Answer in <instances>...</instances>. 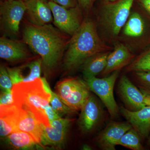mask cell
Masks as SVG:
<instances>
[{
    "label": "cell",
    "instance_id": "44dd1931",
    "mask_svg": "<svg viewBox=\"0 0 150 150\" xmlns=\"http://www.w3.org/2000/svg\"><path fill=\"white\" fill-rule=\"evenodd\" d=\"M110 51L100 52L88 58L82 65L84 79L96 77L103 71Z\"/></svg>",
    "mask_w": 150,
    "mask_h": 150
},
{
    "label": "cell",
    "instance_id": "8fae6325",
    "mask_svg": "<svg viewBox=\"0 0 150 150\" xmlns=\"http://www.w3.org/2000/svg\"><path fill=\"white\" fill-rule=\"evenodd\" d=\"M81 110L78 125L83 133L88 134L96 128L102 119V108L96 97L91 94Z\"/></svg>",
    "mask_w": 150,
    "mask_h": 150
},
{
    "label": "cell",
    "instance_id": "3957f363",
    "mask_svg": "<svg viewBox=\"0 0 150 150\" xmlns=\"http://www.w3.org/2000/svg\"><path fill=\"white\" fill-rule=\"evenodd\" d=\"M12 91L15 104L32 112L40 124L51 127L45 112L51 95L45 89L41 78L14 84Z\"/></svg>",
    "mask_w": 150,
    "mask_h": 150
},
{
    "label": "cell",
    "instance_id": "d4e9b609",
    "mask_svg": "<svg viewBox=\"0 0 150 150\" xmlns=\"http://www.w3.org/2000/svg\"><path fill=\"white\" fill-rule=\"evenodd\" d=\"M134 83L146 94L150 95V72H135Z\"/></svg>",
    "mask_w": 150,
    "mask_h": 150
},
{
    "label": "cell",
    "instance_id": "5bb4252c",
    "mask_svg": "<svg viewBox=\"0 0 150 150\" xmlns=\"http://www.w3.org/2000/svg\"><path fill=\"white\" fill-rule=\"evenodd\" d=\"M25 2V15L28 23L37 26L54 21L53 13L47 0H27Z\"/></svg>",
    "mask_w": 150,
    "mask_h": 150
},
{
    "label": "cell",
    "instance_id": "ffe728a7",
    "mask_svg": "<svg viewBox=\"0 0 150 150\" xmlns=\"http://www.w3.org/2000/svg\"><path fill=\"white\" fill-rule=\"evenodd\" d=\"M9 147L18 150L43 149L29 134L22 131H14L4 138Z\"/></svg>",
    "mask_w": 150,
    "mask_h": 150
},
{
    "label": "cell",
    "instance_id": "f546056e",
    "mask_svg": "<svg viewBox=\"0 0 150 150\" xmlns=\"http://www.w3.org/2000/svg\"><path fill=\"white\" fill-rule=\"evenodd\" d=\"M48 1L56 3L67 8H71L77 6L74 0H48Z\"/></svg>",
    "mask_w": 150,
    "mask_h": 150
},
{
    "label": "cell",
    "instance_id": "4316f807",
    "mask_svg": "<svg viewBox=\"0 0 150 150\" xmlns=\"http://www.w3.org/2000/svg\"><path fill=\"white\" fill-rule=\"evenodd\" d=\"M14 132L12 126L8 121L3 117L0 118V135L1 138H4Z\"/></svg>",
    "mask_w": 150,
    "mask_h": 150
},
{
    "label": "cell",
    "instance_id": "d590c367",
    "mask_svg": "<svg viewBox=\"0 0 150 150\" xmlns=\"http://www.w3.org/2000/svg\"><path fill=\"white\" fill-rule=\"evenodd\" d=\"M97 1V0H91L92 3H93L95 1ZM103 1H115V0H103Z\"/></svg>",
    "mask_w": 150,
    "mask_h": 150
},
{
    "label": "cell",
    "instance_id": "9a60e30c",
    "mask_svg": "<svg viewBox=\"0 0 150 150\" xmlns=\"http://www.w3.org/2000/svg\"><path fill=\"white\" fill-rule=\"evenodd\" d=\"M28 46L23 40L2 36L0 38V57L11 62L24 61L31 56Z\"/></svg>",
    "mask_w": 150,
    "mask_h": 150
},
{
    "label": "cell",
    "instance_id": "d6986e66",
    "mask_svg": "<svg viewBox=\"0 0 150 150\" xmlns=\"http://www.w3.org/2000/svg\"><path fill=\"white\" fill-rule=\"evenodd\" d=\"M122 31L123 37L129 40H136L142 37L146 31L143 17L137 12H131Z\"/></svg>",
    "mask_w": 150,
    "mask_h": 150
},
{
    "label": "cell",
    "instance_id": "277c9868",
    "mask_svg": "<svg viewBox=\"0 0 150 150\" xmlns=\"http://www.w3.org/2000/svg\"><path fill=\"white\" fill-rule=\"evenodd\" d=\"M134 1H104L98 21L101 29L110 38L118 37L129 18Z\"/></svg>",
    "mask_w": 150,
    "mask_h": 150
},
{
    "label": "cell",
    "instance_id": "7c38bea8",
    "mask_svg": "<svg viewBox=\"0 0 150 150\" xmlns=\"http://www.w3.org/2000/svg\"><path fill=\"white\" fill-rule=\"evenodd\" d=\"M118 92L126 109L136 111L145 107L144 93L125 75L121 76Z\"/></svg>",
    "mask_w": 150,
    "mask_h": 150
},
{
    "label": "cell",
    "instance_id": "83f0119b",
    "mask_svg": "<svg viewBox=\"0 0 150 150\" xmlns=\"http://www.w3.org/2000/svg\"><path fill=\"white\" fill-rule=\"evenodd\" d=\"M13 96L12 91H1L0 97V105H9L13 103Z\"/></svg>",
    "mask_w": 150,
    "mask_h": 150
},
{
    "label": "cell",
    "instance_id": "836d02e7",
    "mask_svg": "<svg viewBox=\"0 0 150 150\" xmlns=\"http://www.w3.org/2000/svg\"><path fill=\"white\" fill-rule=\"evenodd\" d=\"M82 149L85 150H91V148L88 145H84L82 147Z\"/></svg>",
    "mask_w": 150,
    "mask_h": 150
},
{
    "label": "cell",
    "instance_id": "8992f818",
    "mask_svg": "<svg viewBox=\"0 0 150 150\" xmlns=\"http://www.w3.org/2000/svg\"><path fill=\"white\" fill-rule=\"evenodd\" d=\"M56 93L74 111L81 110L90 96V89L85 81L77 78L65 79L56 85Z\"/></svg>",
    "mask_w": 150,
    "mask_h": 150
},
{
    "label": "cell",
    "instance_id": "cb8c5ba5",
    "mask_svg": "<svg viewBox=\"0 0 150 150\" xmlns=\"http://www.w3.org/2000/svg\"><path fill=\"white\" fill-rule=\"evenodd\" d=\"M50 93L51 98L50 103L51 107L56 114L61 118H62L64 115L75 112L62 101L61 98L56 93L52 91L51 90Z\"/></svg>",
    "mask_w": 150,
    "mask_h": 150
},
{
    "label": "cell",
    "instance_id": "1f68e13d",
    "mask_svg": "<svg viewBox=\"0 0 150 150\" xmlns=\"http://www.w3.org/2000/svg\"><path fill=\"white\" fill-rule=\"evenodd\" d=\"M143 7L150 14V0H139Z\"/></svg>",
    "mask_w": 150,
    "mask_h": 150
},
{
    "label": "cell",
    "instance_id": "2e32d148",
    "mask_svg": "<svg viewBox=\"0 0 150 150\" xmlns=\"http://www.w3.org/2000/svg\"><path fill=\"white\" fill-rule=\"evenodd\" d=\"M120 111L132 128L138 132L142 140L149 137L150 132V106H145L137 111H132L121 106Z\"/></svg>",
    "mask_w": 150,
    "mask_h": 150
},
{
    "label": "cell",
    "instance_id": "8d00e7d4",
    "mask_svg": "<svg viewBox=\"0 0 150 150\" xmlns=\"http://www.w3.org/2000/svg\"><path fill=\"white\" fill-rule=\"evenodd\" d=\"M8 1H14V0H8ZM15 1H25L27 0H15Z\"/></svg>",
    "mask_w": 150,
    "mask_h": 150
},
{
    "label": "cell",
    "instance_id": "9c48e42d",
    "mask_svg": "<svg viewBox=\"0 0 150 150\" xmlns=\"http://www.w3.org/2000/svg\"><path fill=\"white\" fill-rule=\"evenodd\" d=\"M48 4L53 13L54 25L62 32L72 36L84 20L80 6L67 8L50 1Z\"/></svg>",
    "mask_w": 150,
    "mask_h": 150
},
{
    "label": "cell",
    "instance_id": "e0dca14e",
    "mask_svg": "<svg viewBox=\"0 0 150 150\" xmlns=\"http://www.w3.org/2000/svg\"><path fill=\"white\" fill-rule=\"evenodd\" d=\"M134 57L129 48L126 45L118 43L108 57L107 64L101 75L106 76L115 71H120L131 63Z\"/></svg>",
    "mask_w": 150,
    "mask_h": 150
},
{
    "label": "cell",
    "instance_id": "603a6c76",
    "mask_svg": "<svg viewBox=\"0 0 150 150\" xmlns=\"http://www.w3.org/2000/svg\"><path fill=\"white\" fill-rule=\"evenodd\" d=\"M127 72H150V49L138 56L126 68Z\"/></svg>",
    "mask_w": 150,
    "mask_h": 150
},
{
    "label": "cell",
    "instance_id": "7402d4cb",
    "mask_svg": "<svg viewBox=\"0 0 150 150\" xmlns=\"http://www.w3.org/2000/svg\"><path fill=\"white\" fill-rule=\"evenodd\" d=\"M141 140L138 132L132 127L121 137L117 142V145L133 150H145L141 143Z\"/></svg>",
    "mask_w": 150,
    "mask_h": 150
},
{
    "label": "cell",
    "instance_id": "4dcf8cb0",
    "mask_svg": "<svg viewBox=\"0 0 150 150\" xmlns=\"http://www.w3.org/2000/svg\"><path fill=\"white\" fill-rule=\"evenodd\" d=\"M79 6L81 8L88 10L91 8L92 4L91 0H77Z\"/></svg>",
    "mask_w": 150,
    "mask_h": 150
},
{
    "label": "cell",
    "instance_id": "ba28073f",
    "mask_svg": "<svg viewBox=\"0 0 150 150\" xmlns=\"http://www.w3.org/2000/svg\"><path fill=\"white\" fill-rule=\"evenodd\" d=\"M25 2L4 0L0 6L1 28L6 36L13 38L19 33L21 22L25 14Z\"/></svg>",
    "mask_w": 150,
    "mask_h": 150
},
{
    "label": "cell",
    "instance_id": "52a82bcc",
    "mask_svg": "<svg viewBox=\"0 0 150 150\" xmlns=\"http://www.w3.org/2000/svg\"><path fill=\"white\" fill-rule=\"evenodd\" d=\"M119 71H115L101 79L91 77L84 79L91 91L99 98L112 118H117L120 113V108L116 103L113 94L114 85L119 76Z\"/></svg>",
    "mask_w": 150,
    "mask_h": 150
},
{
    "label": "cell",
    "instance_id": "7a4b0ae2",
    "mask_svg": "<svg viewBox=\"0 0 150 150\" xmlns=\"http://www.w3.org/2000/svg\"><path fill=\"white\" fill-rule=\"evenodd\" d=\"M111 49L100 37L94 22L91 19H85L70 38L64 56V68L67 71H74L90 57Z\"/></svg>",
    "mask_w": 150,
    "mask_h": 150
},
{
    "label": "cell",
    "instance_id": "f1b7e54d",
    "mask_svg": "<svg viewBox=\"0 0 150 150\" xmlns=\"http://www.w3.org/2000/svg\"><path fill=\"white\" fill-rule=\"evenodd\" d=\"M45 112H46V115H47L48 120L51 124L54 120L61 118L60 116L56 114V112L54 111L50 104L46 106V109H45Z\"/></svg>",
    "mask_w": 150,
    "mask_h": 150
},
{
    "label": "cell",
    "instance_id": "5b68a950",
    "mask_svg": "<svg viewBox=\"0 0 150 150\" xmlns=\"http://www.w3.org/2000/svg\"><path fill=\"white\" fill-rule=\"evenodd\" d=\"M0 106L1 117H4L9 122L14 132L22 131L29 134L43 148L41 144L43 134L42 126L32 112L14 103Z\"/></svg>",
    "mask_w": 150,
    "mask_h": 150
},
{
    "label": "cell",
    "instance_id": "ac0fdd59",
    "mask_svg": "<svg viewBox=\"0 0 150 150\" xmlns=\"http://www.w3.org/2000/svg\"><path fill=\"white\" fill-rule=\"evenodd\" d=\"M42 60L41 58L28 62L20 67L7 68L13 84L32 81L40 77Z\"/></svg>",
    "mask_w": 150,
    "mask_h": 150
},
{
    "label": "cell",
    "instance_id": "d6a6232c",
    "mask_svg": "<svg viewBox=\"0 0 150 150\" xmlns=\"http://www.w3.org/2000/svg\"><path fill=\"white\" fill-rule=\"evenodd\" d=\"M145 104L146 106H150V95L145 94Z\"/></svg>",
    "mask_w": 150,
    "mask_h": 150
},
{
    "label": "cell",
    "instance_id": "4fadbf2b",
    "mask_svg": "<svg viewBox=\"0 0 150 150\" xmlns=\"http://www.w3.org/2000/svg\"><path fill=\"white\" fill-rule=\"evenodd\" d=\"M131 128L128 122H111L97 137V144L101 149L115 150L117 142Z\"/></svg>",
    "mask_w": 150,
    "mask_h": 150
},
{
    "label": "cell",
    "instance_id": "484cf974",
    "mask_svg": "<svg viewBox=\"0 0 150 150\" xmlns=\"http://www.w3.org/2000/svg\"><path fill=\"white\" fill-rule=\"evenodd\" d=\"M13 85L7 68L1 66L0 68V86L1 91L11 90L12 89Z\"/></svg>",
    "mask_w": 150,
    "mask_h": 150
},
{
    "label": "cell",
    "instance_id": "6da1fadb",
    "mask_svg": "<svg viewBox=\"0 0 150 150\" xmlns=\"http://www.w3.org/2000/svg\"><path fill=\"white\" fill-rule=\"evenodd\" d=\"M64 33L50 24L37 26L28 23L23 31V40L40 56L46 73L52 71L59 64L70 38Z\"/></svg>",
    "mask_w": 150,
    "mask_h": 150
},
{
    "label": "cell",
    "instance_id": "e575fe53",
    "mask_svg": "<svg viewBox=\"0 0 150 150\" xmlns=\"http://www.w3.org/2000/svg\"><path fill=\"white\" fill-rule=\"evenodd\" d=\"M149 137V139H148V144H149V146H150V132L149 134V137Z\"/></svg>",
    "mask_w": 150,
    "mask_h": 150
},
{
    "label": "cell",
    "instance_id": "30bf717a",
    "mask_svg": "<svg viewBox=\"0 0 150 150\" xmlns=\"http://www.w3.org/2000/svg\"><path fill=\"white\" fill-rule=\"evenodd\" d=\"M74 119L60 118L54 120L51 127L41 124L43 134L41 144L44 149L53 148L57 149L64 147L67 133Z\"/></svg>",
    "mask_w": 150,
    "mask_h": 150
}]
</instances>
